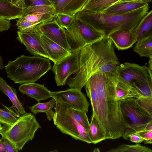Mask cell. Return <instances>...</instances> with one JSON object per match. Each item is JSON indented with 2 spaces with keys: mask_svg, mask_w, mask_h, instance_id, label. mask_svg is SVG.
<instances>
[{
  "mask_svg": "<svg viewBox=\"0 0 152 152\" xmlns=\"http://www.w3.org/2000/svg\"><path fill=\"white\" fill-rule=\"evenodd\" d=\"M0 1L4 2H10L8 0H0Z\"/></svg>",
  "mask_w": 152,
  "mask_h": 152,
  "instance_id": "cell-48",
  "label": "cell"
},
{
  "mask_svg": "<svg viewBox=\"0 0 152 152\" xmlns=\"http://www.w3.org/2000/svg\"><path fill=\"white\" fill-rule=\"evenodd\" d=\"M100 151L99 148H95L94 151H93V152H99Z\"/></svg>",
  "mask_w": 152,
  "mask_h": 152,
  "instance_id": "cell-47",
  "label": "cell"
},
{
  "mask_svg": "<svg viewBox=\"0 0 152 152\" xmlns=\"http://www.w3.org/2000/svg\"><path fill=\"white\" fill-rule=\"evenodd\" d=\"M3 68V60L0 55V70H2Z\"/></svg>",
  "mask_w": 152,
  "mask_h": 152,
  "instance_id": "cell-43",
  "label": "cell"
},
{
  "mask_svg": "<svg viewBox=\"0 0 152 152\" xmlns=\"http://www.w3.org/2000/svg\"><path fill=\"white\" fill-rule=\"evenodd\" d=\"M42 34L37 25L19 30L17 31V39L25 45L26 50L31 54L48 58L41 39Z\"/></svg>",
  "mask_w": 152,
  "mask_h": 152,
  "instance_id": "cell-11",
  "label": "cell"
},
{
  "mask_svg": "<svg viewBox=\"0 0 152 152\" xmlns=\"http://www.w3.org/2000/svg\"><path fill=\"white\" fill-rule=\"evenodd\" d=\"M54 8L56 15L63 13L66 0H48Z\"/></svg>",
  "mask_w": 152,
  "mask_h": 152,
  "instance_id": "cell-36",
  "label": "cell"
},
{
  "mask_svg": "<svg viewBox=\"0 0 152 152\" xmlns=\"http://www.w3.org/2000/svg\"><path fill=\"white\" fill-rule=\"evenodd\" d=\"M116 97L119 101L135 98L136 96L130 91V88L118 78L116 87Z\"/></svg>",
  "mask_w": 152,
  "mask_h": 152,
  "instance_id": "cell-29",
  "label": "cell"
},
{
  "mask_svg": "<svg viewBox=\"0 0 152 152\" xmlns=\"http://www.w3.org/2000/svg\"><path fill=\"white\" fill-rule=\"evenodd\" d=\"M130 141L136 144L140 143L144 141V139L137 133L133 134L129 136Z\"/></svg>",
  "mask_w": 152,
  "mask_h": 152,
  "instance_id": "cell-40",
  "label": "cell"
},
{
  "mask_svg": "<svg viewBox=\"0 0 152 152\" xmlns=\"http://www.w3.org/2000/svg\"><path fill=\"white\" fill-rule=\"evenodd\" d=\"M3 108H0V123L10 127L14 124L21 116L15 107H7L3 104Z\"/></svg>",
  "mask_w": 152,
  "mask_h": 152,
  "instance_id": "cell-21",
  "label": "cell"
},
{
  "mask_svg": "<svg viewBox=\"0 0 152 152\" xmlns=\"http://www.w3.org/2000/svg\"><path fill=\"white\" fill-rule=\"evenodd\" d=\"M56 101L53 98L49 102H38L34 104L29 108L31 112L34 114L39 113H45L48 119L50 121L53 117L54 112L52 109L56 104Z\"/></svg>",
  "mask_w": 152,
  "mask_h": 152,
  "instance_id": "cell-23",
  "label": "cell"
},
{
  "mask_svg": "<svg viewBox=\"0 0 152 152\" xmlns=\"http://www.w3.org/2000/svg\"><path fill=\"white\" fill-rule=\"evenodd\" d=\"M41 38L48 58L54 63L71 53L42 34L41 35Z\"/></svg>",
  "mask_w": 152,
  "mask_h": 152,
  "instance_id": "cell-17",
  "label": "cell"
},
{
  "mask_svg": "<svg viewBox=\"0 0 152 152\" xmlns=\"http://www.w3.org/2000/svg\"><path fill=\"white\" fill-rule=\"evenodd\" d=\"M0 90L9 97L12 103V106L16 108L21 116L26 113L18 98L16 90L8 85L1 77H0Z\"/></svg>",
  "mask_w": 152,
  "mask_h": 152,
  "instance_id": "cell-19",
  "label": "cell"
},
{
  "mask_svg": "<svg viewBox=\"0 0 152 152\" xmlns=\"http://www.w3.org/2000/svg\"><path fill=\"white\" fill-rule=\"evenodd\" d=\"M134 51L141 57L152 59V37L137 42Z\"/></svg>",
  "mask_w": 152,
  "mask_h": 152,
  "instance_id": "cell-24",
  "label": "cell"
},
{
  "mask_svg": "<svg viewBox=\"0 0 152 152\" xmlns=\"http://www.w3.org/2000/svg\"><path fill=\"white\" fill-rule=\"evenodd\" d=\"M25 8L10 2L0 1V17L10 20L18 19L23 15Z\"/></svg>",
  "mask_w": 152,
  "mask_h": 152,
  "instance_id": "cell-20",
  "label": "cell"
},
{
  "mask_svg": "<svg viewBox=\"0 0 152 152\" xmlns=\"http://www.w3.org/2000/svg\"><path fill=\"white\" fill-rule=\"evenodd\" d=\"M74 18V16H71L63 13H61L56 15V20L61 27L66 29L70 26Z\"/></svg>",
  "mask_w": 152,
  "mask_h": 152,
  "instance_id": "cell-31",
  "label": "cell"
},
{
  "mask_svg": "<svg viewBox=\"0 0 152 152\" xmlns=\"http://www.w3.org/2000/svg\"><path fill=\"white\" fill-rule=\"evenodd\" d=\"M120 0H88L81 10L93 12H102Z\"/></svg>",
  "mask_w": 152,
  "mask_h": 152,
  "instance_id": "cell-22",
  "label": "cell"
},
{
  "mask_svg": "<svg viewBox=\"0 0 152 152\" xmlns=\"http://www.w3.org/2000/svg\"><path fill=\"white\" fill-rule=\"evenodd\" d=\"M144 139L145 144H151L152 143V130H145L138 133Z\"/></svg>",
  "mask_w": 152,
  "mask_h": 152,
  "instance_id": "cell-37",
  "label": "cell"
},
{
  "mask_svg": "<svg viewBox=\"0 0 152 152\" xmlns=\"http://www.w3.org/2000/svg\"><path fill=\"white\" fill-rule=\"evenodd\" d=\"M5 147L6 152H18L19 151L13 144L7 139L2 137Z\"/></svg>",
  "mask_w": 152,
  "mask_h": 152,
  "instance_id": "cell-38",
  "label": "cell"
},
{
  "mask_svg": "<svg viewBox=\"0 0 152 152\" xmlns=\"http://www.w3.org/2000/svg\"><path fill=\"white\" fill-rule=\"evenodd\" d=\"M152 0H138L118 2L112 5L102 12L107 14H120L128 13L139 9L151 2Z\"/></svg>",
  "mask_w": 152,
  "mask_h": 152,
  "instance_id": "cell-16",
  "label": "cell"
},
{
  "mask_svg": "<svg viewBox=\"0 0 152 152\" xmlns=\"http://www.w3.org/2000/svg\"><path fill=\"white\" fill-rule=\"evenodd\" d=\"M136 99L141 106L152 114V97L142 96Z\"/></svg>",
  "mask_w": 152,
  "mask_h": 152,
  "instance_id": "cell-34",
  "label": "cell"
},
{
  "mask_svg": "<svg viewBox=\"0 0 152 152\" xmlns=\"http://www.w3.org/2000/svg\"><path fill=\"white\" fill-rule=\"evenodd\" d=\"M10 2H11V0H8Z\"/></svg>",
  "mask_w": 152,
  "mask_h": 152,
  "instance_id": "cell-49",
  "label": "cell"
},
{
  "mask_svg": "<svg viewBox=\"0 0 152 152\" xmlns=\"http://www.w3.org/2000/svg\"><path fill=\"white\" fill-rule=\"evenodd\" d=\"M0 152H6L5 147L2 138L0 139Z\"/></svg>",
  "mask_w": 152,
  "mask_h": 152,
  "instance_id": "cell-41",
  "label": "cell"
},
{
  "mask_svg": "<svg viewBox=\"0 0 152 152\" xmlns=\"http://www.w3.org/2000/svg\"><path fill=\"white\" fill-rule=\"evenodd\" d=\"M88 134L92 143L97 144L105 140L103 133L100 130L96 118L93 115L91 117V122Z\"/></svg>",
  "mask_w": 152,
  "mask_h": 152,
  "instance_id": "cell-27",
  "label": "cell"
},
{
  "mask_svg": "<svg viewBox=\"0 0 152 152\" xmlns=\"http://www.w3.org/2000/svg\"><path fill=\"white\" fill-rule=\"evenodd\" d=\"M51 96L56 102L65 103L74 108L88 112L89 103L81 90L70 88L64 91H51Z\"/></svg>",
  "mask_w": 152,
  "mask_h": 152,
  "instance_id": "cell-12",
  "label": "cell"
},
{
  "mask_svg": "<svg viewBox=\"0 0 152 152\" xmlns=\"http://www.w3.org/2000/svg\"><path fill=\"white\" fill-rule=\"evenodd\" d=\"M79 50L71 53L54 63L52 70L58 86L66 85L69 77L77 70Z\"/></svg>",
  "mask_w": 152,
  "mask_h": 152,
  "instance_id": "cell-10",
  "label": "cell"
},
{
  "mask_svg": "<svg viewBox=\"0 0 152 152\" xmlns=\"http://www.w3.org/2000/svg\"><path fill=\"white\" fill-rule=\"evenodd\" d=\"M56 18L37 25L42 33L53 41L70 52L65 32L56 20Z\"/></svg>",
  "mask_w": 152,
  "mask_h": 152,
  "instance_id": "cell-13",
  "label": "cell"
},
{
  "mask_svg": "<svg viewBox=\"0 0 152 152\" xmlns=\"http://www.w3.org/2000/svg\"><path fill=\"white\" fill-rule=\"evenodd\" d=\"M70 107L68 104L56 102L52 119L54 124L62 133L69 135L75 140L92 143L88 130L75 119Z\"/></svg>",
  "mask_w": 152,
  "mask_h": 152,
  "instance_id": "cell-6",
  "label": "cell"
},
{
  "mask_svg": "<svg viewBox=\"0 0 152 152\" xmlns=\"http://www.w3.org/2000/svg\"><path fill=\"white\" fill-rule=\"evenodd\" d=\"M148 4L139 9L123 14H110L93 12L84 10L74 16L107 36L117 30H133L148 12Z\"/></svg>",
  "mask_w": 152,
  "mask_h": 152,
  "instance_id": "cell-3",
  "label": "cell"
},
{
  "mask_svg": "<svg viewBox=\"0 0 152 152\" xmlns=\"http://www.w3.org/2000/svg\"><path fill=\"white\" fill-rule=\"evenodd\" d=\"M65 32L71 53L79 50L86 45L98 40L100 37L99 31L75 16Z\"/></svg>",
  "mask_w": 152,
  "mask_h": 152,
  "instance_id": "cell-8",
  "label": "cell"
},
{
  "mask_svg": "<svg viewBox=\"0 0 152 152\" xmlns=\"http://www.w3.org/2000/svg\"><path fill=\"white\" fill-rule=\"evenodd\" d=\"M50 60L39 56L21 55L9 61L4 66L7 77L15 83L23 84L38 80L51 68Z\"/></svg>",
  "mask_w": 152,
  "mask_h": 152,
  "instance_id": "cell-4",
  "label": "cell"
},
{
  "mask_svg": "<svg viewBox=\"0 0 152 152\" xmlns=\"http://www.w3.org/2000/svg\"><path fill=\"white\" fill-rule=\"evenodd\" d=\"M40 24L39 23L29 22L18 18L17 20L16 25L19 31L35 26Z\"/></svg>",
  "mask_w": 152,
  "mask_h": 152,
  "instance_id": "cell-35",
  "label": "cell"
},
{
  "mask_svg": "<svg viewBox=\"0 0 152 152\" xmlns=\"http://www.w3.org/2000/svg\"><path fill=\"white\" fill-rule=\"evenodd\" d=\"M130 91L135 95V98L142 96L152 97V83H134L132 84Z\"/></svg>",
  "mask_w": 152,
  "mask_h": 152,
  "instance_id": "cell-25",
  "label": "cell"
},
{
  "mask_svg": "<svg viewBox=\"0 0 152 152\" xmlns=\"http://www.w3.org/2000/svg\"><path fill=\"white\" fill-rule=\"evenodd\" d=\"M118 78L117 69L96 74L88 79L97 96L98 109L95 118L105 139L120 138L125 129L121 101L116 97Z\"/></svg>",
  "mask_w": 152,
  "mask_h": 152,
  "instance_id": "cell-1",
  "label": "cell"
},
{
  "mask_svg": "<svg viewBox=\"0 0 152 152\" xmlns=\"http://www.w3.org/2000/svg\"><path fill=\"white\" fill-rule=\"evenodd\" d=\"M138 0H120L118 2H125L130 1H132Z\"/></svg>",
  "mask_w": 152,
  "mask_h": 152,
  "instance_id": "cell-46",
  "label": "cell"
},
{
  "mask_svg": "<svg viewBox=\"0 0 152 152\" xmlns=\"http://www.w3.org/2000/svg\"><path fill=\"white\" fill-rule=\"evenodd\" d=\"M11 26L10 20L0 17V32L8 30Z\"/></svg>",
  "mask_w": 152,
  "mask_h": 152,
  "instance_id": "cell-39",
  "label": "cell"
},
{
  "mask_svg": "<svg viewBox=\"0 0 152 152\" xmlns=\"http://www.w3.org/2000/svg\"><path fill=\"white\" fill-rule=\"evenodd\" d=\"M18 89L22 94L38 102L51 97V91L43 85L35 82L21 84Z\"/></svg>",
  "mask_w": 152,
  "mask_h": 152,
  "instance_id": "cell-15",
  "label": "cell"
},
{
  "mask_svg": "<svg viewBox=\"0 0 152 152\" xmlns=\"http://www.w3.org/2000/svg\"><path fill=\"white\" fill-rule=\"evenodd\" d=\"M137 36V42L152 37V10L148 12L132 30Z\"/></svg>",
  "mask_w": 152,
  "mask_h": 152,
  "instance_id": "cell-18",
  "label": "cell"
},
{
  "mask_svg": "<svg viewBox=\"0 0 152 152\" xmlns=\"http://www.w3.org/2000/svg\"><path fill=\"white\" fill-rule=\"evenodd\" d=\"M70 109L76 121L85 129L89 130L90 123L86 112L72 107Z\"/></svg>",
  "mask_w": 152,
  "mask_h": 152,
  "instance_id": "cell-30",
  "label": "cell"
},
{
  "mask_svg": "<svg viewBox=\"0 0 152 152\" xmlns=\"http://www.w3.org/2000/svg\"><path fill=\"white\" fill-rule=\"evenodd\" d=\"M107 152H152L150 148L138 144L134 145L122 144L111 149Z\"/></svg>",
  "mask_w": 152,
  "mask_h": 152,
  "instance_id": "cell-28",
  "label": "cell"
},
{
  "mask_svg": "<svg viewBox=\"0 0 152 152\" xmlns=\"http://www.w3.org/2000/svg\"><path fill=\"white\" fill-rule=\"evenodd\" d=\"M107 37L112 40L118 50H124L132 47L137 42V36L132 30H117Z\"/></svg>",
  "mask_w": 152,
  "mask_h": 152,
  "instance_id": "cell-14",
  "label": "cell"
},
{
  "mask_svg": "<svg viewBox=\"0 0 152 152\" xmlns=\"http://www.w3.org/2000/svg\"><path fill=\"white\" fill-rule=\"evenodd\" d=\"M6 128L5 126H1L0 127V134L3 131H4L6 129Z\"/></svg>",
  "mask_w": 152,
  "mask_h": 152,
  "instance_id": "cell-44",
  "label": "cell"
},
{
  "mask_svg": "<svg viewBox=\"0 0 152 152\" xmlns=\"http://www.w3.org/2000/svg\"><path fill=\"white\" fill-rule=\"evenodd\" d=\"M88 0H66L63 13L74 16L81 10Z\"/></svg>",
  "mask_w": 152,
  "mask_h": 152,
  "instance_id": "cell-26",
  "label": "cell"
},
{
  "mask_svg": "<svg viewBox=\"0 0 152 152\" xmlns=\"http://www.w3.org/2000/svg\"><path fill=\"white\" fill-rule=\"evenodd\" d=\"M48 12H55L54 9L52 6L48 5L36 6L25 8L22 15L31 13Z\"/></svg>",
  "mask_w": 152,
  "mask_h": 152,
  "instance_id": "cell-32",
  "label": "cell"
},
{
  "mask_svg": "<svg viewBox=\"0 0 152 152\" xmlns=\"http://www.w3.org/2000/svg\"><path fill=\"white\" fill-rule=\"evenodd\" d=\"M41 128L34 116L26 113L0 134L11 141L20 151L27 142L32 140L36 131Z\"/></svg>",
  "mask_w": 152,
  "mask_h": 152,
  "instance_id": "cell-7",
  "label": "cell"
},
{
  "mask_svg": "<svg viewBox=\"0 0 152 152\" xmlns=\"http://www.w3.org/2000/svg\"><path fill=\"white\" fill-rule=\"evenodd\" d=\"M23 0H11L10 2L14 5L21 7L22 2Z\"/></svg>",
  "mask_w": 152,
  "mask_h": 152,
  "instance_id": "cell-42",
  "label": "cell"
},
{
  "mask_svg": "<svg viewBox=\"0 0 152 152\" xmlns=\"http://www.w3.org/2000/svg\"><path fill=\"white\" fill-rule=\"evenodd\" d=\"M121 108L125 127L122 136L124 139L127 140L131 134L147 130L152 124V114L141 106L136 98L121 101Z\"/></svg>",
  "mask_w": 152,
  "mask_h": 152,
  "instance_id": "cell-5",
  "label": "cell"
},
{
  "mask_svg": "<svg viewBox=\"0 0 152 152\" xmlns=\"http://www.w3.org/2000/svg\"><path fill=\"white\" fill-rule=\"evenodd\" d=\"M149 67L152 69V59H150L149 61Z\"/></svg>",
  "mask_w": 152,
  "mask_h": 152,
  "instance_id": "cell-45",
  "label": "cell"
},
{
  "mask_svg": "<svg viewBox=\"0 0 152 152\" xmlns=\"http://www.w3.org/2000/svg\"><path fill=\"white\" fill-rule=\"evenodd\" d=\"M1 124L0 123V127H1Z\"/></svg>",
  "mask_w": 152,
  "mask_h": 152,
  "instance_id": "cell-50",
  "label": "cell"
},
{
  "mask_svg": "<svg viewBox=\"0 0 152 152\" xmlns=\"http://www.w3.org/2000/svg\"><path fill=\"white\" fill-rule=\"evenodd\" d=\"M120 64L113 43L105 36L79 50L77 70L67 84L70 88L81 90L92 76L115 70Z\"/></svg>",
  "mask_w": 152,
  "mask_h": 152,
  "instance_id": "cell-2",
  "label": "cell"
},
{
  "mask_svg": "<svg viewBox=\"0 0 152 152\" xmlns=\"http://www.w3.org/2000/svg\"><path fill=\"white\" fill-rule=\"evenodd\" d=\"M117 71L118 79L129 87L134 82L152 83V69L145 65L126 62L120 64Z\"/></svg>",
  "mask_w": 152,
  "mask_h": 152,
  "instance_id": "cell-9",
  "label": "cell"
},
{
  "mask_svg": "<svg viewBox=\"0 0 152 152\" xmlns=\"http://www.w3.org/2000/svg\"><path fill=\"white\" fill-rule=\"evenodd\" d=\"M43 5L52 6L48 0H23L21 6L23 8H26L32 7Z\"/></svg>",
  "mask_w": 152,
  "mask_h": 152,
  "instance_id": "cell-33",
  "label": "cell"
}]
</instances>
